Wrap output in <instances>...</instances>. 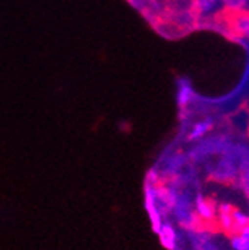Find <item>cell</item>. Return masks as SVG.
Here are the masks:
<instances>
[{
  "label": "cell",
  "mask_w": 249,
  "mask_h": 250,
  "mask_svg": "<svg viewBox=\"0 0 249 250\" xmlns=\"http://www.w3.org/2000/svg\"><path fill=\"white\" fill-rule=\"evenodd\" d=\"M224 24L230 27L228 33L231 36H239L243 41H249V11L231 15Z\"/></svg>",
  "instance_id": "6da1fadb"
},
{
  "label": "cell",
  "mask_w": 249,
  "mask_h": 250,
  "mask_svg": "<svg viewBox=\"0 0 249 250\" xmlns=\"http://www.w3.org/2000/svg\"><path fill=\"white\" fill-rule=\"evenodd\" d=\"M231 217H233V228H231V231H234L236 234H239L249 224V217L245 213H242L240 210H237V208H233Z\"/></svg>",
  "instance_id": "7a4b0ae2"
},
{
  "label": "cell",
  "mask_w": 249,
  "mask_h": 250,
  "mask_svg": "<svg viewBox=\"0 0 249 250\" xmlns=\"http://www.w3.org/2000/svg\"><path fill=\"white\" fill-rule=\"evenodd\" d=\"M231 213H233V207L230 204H223L221 206V224L223 227L227 229V231H231L233 228V217H231Z\"/></svg>",
  "instance_id": "3957f363"
},
{
  "label": "cell",
  "mask_w": 249,
  "mask_h": 250,
  "mask_svg": "<svg viewBox=\"0 0 249 250\" xmlns=\"http://www.w3.org/2000/svg\"><path fill=\"white\" fill-rule=\"evenodd\" d=\"M197 208H199V213H200L203 217H206V219H210V217L213 216V208H212V206H210L206 200H203V197H199V198H197Z\"/></svg>",
  "instance_id": "277c9868"
},
{
  "label": "cell",
  "mask_w": 249,
  "mask_h": 250,
  "mask_svg": "<svg viewBox=\"0 0 249 250\" xmlns=\"http://www.w3.org/2000/svg\"><path fill=\"white\" fill-rule=\"evenodd\" d=\"M231 246L234 250H249V240L243 238L240 234H234L231 237Z\"/></svg>",
  "instance_id": "5b68a950"
},
{
  "label": "cell",
  "mask_w": 249,
  "mask_h": 250,
  "mask_svg": "<svg viewBox=\"0 0 249 250\" xmlns=\"http://www.w3.org/2000/svg\"><path fill=\"white\" fill-rule=\"evenodd\" d=\"M210 127H212V121H210V119H207V121L203 122V124H199L197 127H196V130H194V133L191 134V139H197V137L203 136Z\"/></svg>",
  "instance_id": "8992f818"
},
{
  "label": "cell",
  "mask_w": 249,
  "mask_h": 250,
  "mask_svg": "<svg viewBox=\"0 0 249 250\" xmlns=\"http://www.w3.org/2000/svg\"><path fill=\"white\" fill-rule=\"evenodd\" d=\"M239 234H240V235H242L243 238L249 240V224H248V225H246V227H245V228H243V229H242V231H240Z\"/></svg>",
  "instance_id": "52a82bcc"
}]
</instances>
